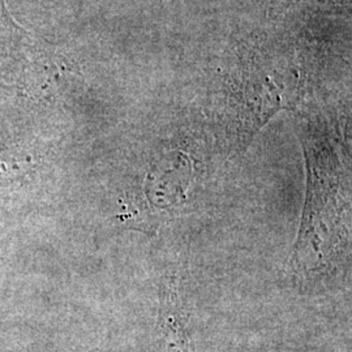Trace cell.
Returning <instances> with one entry per match:
<instances>
[{
    "label": "cell",
    "mask_w": 352,
    "mask_h": 352,
    "mask_svg": "<svg viewBox=\"0 0 352 352\" xmlns=\"http://www.w3.org/2000/svg\"><path fill=\"white\" fill-rule=\"evenodd\" d=\"M0 21L8 23V21L6 20V13H4V6H3V0H0Z\"/></svg>",
    "instance_id": "obj_2"
},
{
    "label": "cell",
    "mask_w": 352,
    "mask_h": 352,
    "mask_svg": "<svg viewBox=\"0 0 352 352\" xmlns=\"http://www.w3.org/2000/svg\"><path fill=\"white\" fill-rule=\"evenodd\" d=\"M188 311L179 283L168 278L164 283L158 315V352H192Z\"/></svg>",
    "instance_id": "obj_1"
}]
</instances>
